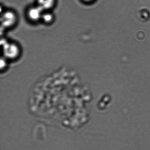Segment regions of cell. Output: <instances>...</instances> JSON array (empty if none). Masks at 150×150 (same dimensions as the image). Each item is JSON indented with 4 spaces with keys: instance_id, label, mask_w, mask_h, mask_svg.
<instances>
[{
    "instance_id": "4",
    "label": "cell",
    "mask_w": 150,
    "mask_h": 150,
    "mask_svg": "<svg viewBox=\"0 0 150 150\" xmlns=\"http://www.w3.org/2000/svg\"><path fill=\"white\" fill-rule=\"evenodd\" d=\"M56 0H37V5L45 11H50L54 8Z\"/></svg>"
},
{
    "instance_id": "5",
    "label": "cell",
    "mask_w": 150,
    "mask_h": 150,
    "mask_svg": "<svg viewBox=\"0 0 150 150\" xmlns=\"http://www.w3.org/2000/svg\"><path fill=\"white\" fill-rule=\"evenodd\" d=\"M51 11H45L42 13L41 21L45 24H51L55 20V16Z\"/></svg>"
},
{
    "instance_id": "3",
    "label": "cell",
    "mask_w": 150,
    "mask_h": 150,
    "mask_svg": "<svg viewBox=\"0 0 150 150\" xmlns=\"http://www.w3.org/2000/svg\"><path fill=\"white\" fill-rule=\"evenodd\" d=\"M44 10L37 4L29 7L26 13L28 18L30 21L36 23L41 21Z\"/></svg>"
},
{
    "instance_id": "7",
    "label": "cell",
    "mask_w": 150,
    "mask_h": 150,
    "mask_svg": "<svg viewBox=\"0 0 150 150\" xmlns=\"http://www.w3.org/2000/svg\"><path fill=\"white\" fill-rule=\"evenodd\" d=\"M83 1H91V0H83Z\"/></svg>"
},
{
    "instance_id": "6",
    "label": "cell",
    "mask_w": 150,
    "mask_h": 150,
    "mask_svg": "<svg viewBox=\"0 0 150 150\" xmlns=\"http://www.w3.org/2000/svg\"><path fill=\"white\" fill-rule=\"evenodd\" d=\"M6 58L4 56L1 57V69L4 70L7 67V61Z\"/></svg>"
},
{
    "instance_id": "1",
    "label": "cell",
    "mask_w": 150,
    "mask_h": 150,
    "mask_svg": "<svg viewBox=\"0 0 150 150\" xmlns=\"http://www.w3.org/2000/svg\"><path fill=\"white\" fill-rule=\"evenodd\" d=\"M21 53L20 45L14 42H6L3 45V54L8 60L17 59Z\"/></svg>"
},
{
    "instance_id": "2",
    "label": "cell",
    "mask_w": 150,
    "mask_h": 150,
    "mask_svg": "<svg viewBox=\"0 0 150 150\" xmlns=\"http://www.w3.org/2000/svg\"><path fill=\"white\" fill-rule=\"evenodd\" d=\"M17 15L11 10H7L3 12L1 15V26L4 28L10 29L14 27L17 23Z\"/></svg>"
}]
</instances>
